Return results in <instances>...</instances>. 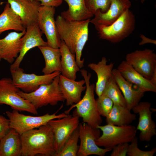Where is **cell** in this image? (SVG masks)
Returning a JSON list of instances; mask_svg holds the SVG:
<instances>
[{
	"mask_svg": "<svg viewBox=\"0 0 156 156\" xmlns=\"http://www.w3.org/2000/svg\"><path fill=\"white\" fill-rule=\"evenodd\" d=\"M55 7L40 5L37 23L41 31L46 36L48 45L59 48L61 40L59 36L54 18Z\"/></svg>",
	"mask_w": 156,
	"mask_h": 156,
	"instance_id": "cell-12",
	"label": "cell"
},
{
	"mask_svg": "<svg viewBox=\"0 0 156 156\" xmlns=\"http://www.w3.org/2000/svg\"><path fill=\"white\" fill-rule=\"evenodd\" d=\"M85 83L84 80L76 81L60 75L59 85L67 106H72L80 101L82 93L86 89Z\"/></svg>",
	"mask_w": 156,
	"mask_h": 156,
	"instance_id": "cell-21",
	"label": "cell"
},
{
	"mask_svg": "<svg viewBox=\"0 0 156 156\" xmlns=\"http://www.w3.org/2000/svg\"><path fill=\"white\" fill-rule=\"evenodd\" d=\"M79 118L77 116L68 114L64 117L52 119L48 122L54 135L55 154L61 150L73 133L79 127Z\"/></svg>",
	"mask_w": 156,
	"mask_h": 156,
	"instance_id": "cell-13",
	"label": "cell"
},
{
	"mask_svg": "<svg viewBox=\"0 0 156 156\" xmlns=\"http://www.w3.org/2000/svg\"><path fill=\"white\" fill-rule=\"evenodd\" d=\"M97 108L101 116L106 117L110 112L114 103L107 96L101 95L96 100Z\"/></svg>",
	"mask_w": 156,
	"mask_h": 156,
	"instance_id": "cell-31",
	"label": "cell"
},
{
	"mask_svg": "<svg viewBox=\"0 0 156 156\" xmlns=\"http://www.w3.org/2000/svg\"><path fill=\"white\" fill-rule=\"evenodd\" d=\"M125 61L147 79L156 74V54L153 50H136L127 54Z\"/></svg>",
	"mask_w": 156,
	"mask_h": 156,
	"instance_id": "cell-11",
	"label": "cell"
},
{
	"mask_svg": "<svg viewBox=\"0 0 156 156\" xmlns=\"http://www.w3.org/2000/svg\"><path fill=\"white\" fill-rule=\"evenodd\" d=\"M112 74L116 83L122 93L127 107L131 110L138 104L144 93L138 88L134 89L133 84L125 79L117 69H113Z\"/></svg>",
	"mask_w": 156,
	"mask_h": 156,
	"instance_id": "cell-20",
	"label": "cell"
},
{
	"mask_svg": "<svg viewBox=\"0 0 156 156\" xmlns=\"http://www.w3.org/2000/svg\"><path fill=\"white\" fill-rule=\"evenodd\" d=\"M26 29L20 17L12 10L9 4L7 3L0 14V34L9 30L22 32Z\"/></svg>",
	"mask_w": 156,
	"mask_h": 156,
	"instance_id": "cell-28",
	"label": "cell"
},
{
	"mask_svg": "<svg viewBox=\"0 0 156 156\" xmlns=\"http://www.w3.org/2000/svg\"><path fill=\"white\" fill-rule=\"evenodd\" d=\"M22 144L20 135L14 129L0 139V156H21Z\"/></svg>",
	"mask_w": 156,
	"mask_h": 156,
	"instance_id": "cell-23",
	"label": "cell"
},
{
	"mask_svg": "<svg viewBox=\"0 0 156 156\" xmlns=\"http://www.w3.org/2000/svg\"><path fill=\"white\" fill-rule=\"evenodd\" d=\"M151 104L148 101L140 102L132 110L139 115L138 124L136 128L140 131L139 138L142 142H148L156 135V125L152 117Z\"/></svg>",
	"mask_w": 156,
	"mask_h": 156,
	"instance_id": "cell-14",
	"label": "cell"
},
{
	"mask_svg": "<svg viewBox=\"0 0 156 156\" xmlns=\"http://www.w3.org/2000/svg\"><path fill=\"white\" fill-rule=\"evenodd\" d=\"M107 62L106 58L103 57L97 63H90L88 65V67L94 71L97 75L95 91L98 97L102 94L107 83L113 76L114 64L111 62L107 64Z\"/></svg>",
	"mask_w": 156,
	"mask_h": 156,
	"instance_id": "cell-22",
	"label": "cell"
},
{
	"mask_svg": "<svg viewBox=\"0 0 156 156\" xmlns=\"http://www.w3.org/2000/svg\"><path fill=\"white\" fill-rule=\"evenodd\" d=\"M85 81L86 89L85 94L78 103L73 104L64 113L67 115L74 108H76L73 115L77 116L82 119L83 122L85 123L94 128L101 125L103 120L98 111L94 96L95 85L91 84L90 79L91 75L88 73L84 69L80 70Z\"/></svg>",
	"mask_w": 156,
	"mask_h": 156,
	"instance_id": "cell-3",
	"label": "cell"
},
{
	"mask_svg": "<svg viewBox=\"0 0 156 156\" xmlns=\"http://www.w3.org/2000/svg\"><path fill=\"white\" fill-rule=\"evenodd\" d=\"M140 37L142 39V40L139 43L140 45H142L148 43H152L154 44H156L155 40L148 38L143 35L140 34Z\"/></svg>",
	"mask_w": 156,
	"mask_h": 156,
	"instance_id": "cell-37",
	"label": "cell"
},
{
	"mask_svg": "<svg viewBox=\"0 0 156 156\" xmlns=\"http://www.w3.org/2000/svg\"><path fill=\"white\" fill-rule=\"evenodd\" d=\"M38 47L45 60V66L42 70L44 75L50 74L56 71L61 73V55L59 48H54L48 45Z\"/></svg>",
	"mask_w": 156,
	"mask_h": 156,
	"instance_id": "cell-26",
	"label": "cell"
},
{
	"mask_svg": "<svg viewBox=\"0 0 156 156\" xmlns=\"http://www.w3.org/2000/svg\"><path fill=\"white\" fill-rule=\"evenodd\" d=\"M108 10L105 12L98 10L90 20L96 29L102 26H108L116 21L127 10L129 9L131 3L129 0H110Z\"/></svg>",
	"mask_w": 156,
	"mask_h": 156,
	"instance_id": "cell-16",
	"label": "cell"
},
{
	"mask_svg": "<svg viewBox=\"0 0 156 156\" xmlns=\"http://www.w3.org/2000/svg\"><path fill=\"white\" fill-rule=\"evenodd\" d=\"M129 144L127 155L129 156H153L156 152V148L151 150L144 151L138 147V138L136 137Z\"/></svg>",
	"mask_w": 156,
	"mask_h": 156,
	"instance_id": "cell-33",
	"label": "cell"
},
{
	"mask_svg": "<svg viewBox=\"0 0 156 156\" xmlns=\"http://www.w3.org/2000/svg\"><path fill=\"white\" fill-rule=\"evenodd\" d=\"M10 129L9 119L0 115V139L8 132Z\"/></svg>",
	"mask_w": 156,
	"mask_h": 156,
	"instance_id": "cell-35",
	"label": "cell"
},
{
	"mask_svg": "<svg viewBox=\"0 0 156 156\" xmlns=\"http://www.w3.org/2000/svg\"><path fill=\"white\" fill-rule=\"evenodd\" d=\"M11 8L21 18L26 28L37 23L40 3L38 0H7Z\"/></svg>",
	"mask_w": 156,
	"mask_h": 156,
	"instance_id": "cell-17",
	"label": "cell"
},
{
	"mask_svg": "<svg viewBox=\"0 0 156 156\" xmlns=\"http://www.w3.org/2000/svg\"><path fill=\"white\" fill-rule=\"evenodd\" d=\"M63 105L55 113L52 114L47 113L39 116L27 115L20 113L13 109L12 112L7 111L6 114L10 121V128L14 129L20 135L24 132L45 125L51 120L64 117L68 115L64 112L58 115L56 113Z\"/></svg>",
	"mask_w": 156,
	"mask_h": 156,
	"instance_id": "cell-7",
	"label": "cell"
},
{
	"mask_svg": "<svg viewBox=\"0 0 156 156\" xmlns=\"http://www.w3.org/2000/svg\"><path fill=\"white\" fill-rule=\"evenodd\" d=\"M129 144L124 143L118 144L112 149L111 156H125L127 155Z\"/></svg>",
	"mask_w": 156,
	"mask_h": 156,
	"instance_id": "cell-34",
	"label": "cell"
},
{
	"mask_svg": "<svg viewBox=\"0 0 156 156\" xmlns=\"http://www.w3.org/2000/svg\"><path fill=\"white\" fill-rule=\"evenodd\" d=\"M1 56H0V61L1 60Z\"/></svg>",
	"mask_w": 156,
	"mask_h": 156,
	"instance_id": "cell-39",
	"label": "cell"
},
{
	"mask_svg": "<svg viewBox=\"0 0 156 156\" xmlns=\"http://www.w3.org/2000/svg\"><path fill=\"white\" fill-rule=\"evenodd\" d=\"M42 34L37 23L26 28L25 33L21 38V50L14 62L11 65L10 70L15 69L20 67L24 57L30 49L36 47L48 45L47 42L42 38Z\"/></svg>",
	"mask_w": 156,
	"mask_h": 156,
	"instance_id": "cell-15",
	"label": "cell"
},
{
	"mask_svg": "<svg viewBox=\"0 0 156 156\" xmlns=\"http://www.w3.org/2000/svg\"><path fill=\"white\" fill-rule=\"evenodd\" d=\"M10 70L14 85L22 91L27 93L35 91L42 84L50 83L55 77L61 73L60 72L56 71L43 75L27 74L24 73V70L20 67Z\"/></svg>",
	"mask_w": 156,
	"mask_h": 156,
	"instance_id": "cell-10",
	"label": "cell"
},
{
	"mask_svg": "<svg viewBox=\"0 0 156 156\" xmlns=\"http://www.w3.org/2000/svg\"><path fill=\"white\" fill-rule=\"evenodd\" d=\"M68 5V9L62 12L61 16L70 21H82L90 19L94 15L87 9L84 0H62Z\"/></svg>",
	"mask_w": 156,
	"mask_h": 156,
	"instance_id": "cell-25",
	"label": "cell"
},
{
	"mask_svg": "<svg viewBox=\"0 0 156 156\" xmlns=\"http://www.w3.org/2000/svg\"><path fill=\"white\" fill-rule=\"evenodd\" d=\"M80 142L77 156H88L96 155L104 156L112 149L101 148L96 143V140L101 135L100 130L82 122L79 126Z\"/></svg>",
	"mask_w": 156,
	"mask_h": 156,
	"instance_id": "cell-9",
	"label": "cell"
},
{
	"mask_svg": "<svg viewBox=\"0 0 156 156\" xmlns=\"http://www.w3.org/2000/svg\"><path fill=\"white\" fill-rule=\"evenodd\" d=\"M20 90L14 85L12 79L4 78L0 79V105H7L13 109L38 114L37 110L35 107L18 94Z\"/></svg>",
	"mask_w": 156,
	"mask_h": 156,
	"instance_id": "cell-8",
	"label": "cell"
},
{
	"mask_svg": "<svg viewBox=\"0 0 156 156\" xmlns=\"http://www.w3.org/2000/svg\"><path fill=\"white\" fill-rule=\"evenodd\" d=\"M26 30L22 32H12L4 38L0 39V55L9 63L12 64L18 56L21 50V38Z\"/></svg>",
	"mask_w": 156,
	"mask_h": 156,
	"instance_id": "cell-18",
	"label": "cell"
},
{
	"mask_svg": "<svg viewBox=\"0 0 156 156\" xmlns=\"http://www.w3.org/2000/svg\"><path fill=\"white\" fill-rule=\"evenodd\" d=\"M135 25V16L128 9L112 24L100 27L96 29L100 38L116 43L129 36L134 30Z\"/></svg>",
	"mask_w": 156,
	"mask_h": 156,
	"instance_id": "cell-5",
	"label": "cell"
},
{
	"mask_svg": "<svg viewBox=\"0 0 156 156\" xmlns=\"http://www.w3.org/2000/svg\"><path fill=\"white\" fill-rule=\"evenodd\" d=\"M96 128L102 132V135L96 140V144L111 149L118 144L130 142L136 136L137 131L135 127L130 125L118 126L107 124Z\"/></svg>",
	"mask_w": 156,
	"mask_h": 156,
	"instance_id": "cell-6",
	"label": "cell"
},
{
	"mask_svg": "<svg viewBox=\"0 0 156 156\" xmlns=\"http://www.w3.org/2000/svg\"><path fill=\"white\" fill-rule=\"evenodd\" d=\"M117 69L125 79L135 85L144 92L148 91L156 92V85L136 71L125 60L121 62Z\"/></svg>",
	"mask_w": 156,
	"mask_h": 156,
	"instance_id": "cell-19",
	"label": "cell"
},
{
	"mask_svg": "<svg viewBox=\"0 0 156 156\" xmlns=\"http://www.w3.org/2000/svg\"><path fill=\"white\" fill-rule=\"evenodd\" d=\"M90 19L82 21L66 20L60 15L55 20L57 31L61 41L70 51L75 55L76 63L80 68L84 66V59H81L82 51L88 37Z\"/></svg>",
	"mask_w": 156,
	"mask_h": 156,
	"instance_id": "cell-1",
	"label": "cell"
},
{
	"mask_svg": "<svg viewBox=\"0 0 156 156\" xmlns=\"http://www.w3.org/2000/svg\"><path fill=\"white\" fill-rule=\"evenodd\" d=\"M105 117L107 124L123 126L130 125L135 120L136 116L127 107L114 104L111 111Z\"/></svg>",
	"mask_w": 156,
	"mask_h": 156,
	"instance_id": "cell-27",
	"label": "cell"
},
{
	"mask_svg": "<svg viewBox=\"0 0 156 156\" xmlns=\"http://www.w3.org/2000/svg\"><path fill=\"white\" fill-rule=\"evenodd\" d=\"M55 77L49 84H42L30 93L19 90L18 94L29 101L37 110L48 105L54 106L65 99L59 85V76Z\"/></svg>",
	"mask_w": 156,
	"mask_h": 156,
	"instance_id": "cell-4",
	"label": "cell"
},
{
	"mask_svg": "<svg viewBox=\"0 0 156 156\" xmlns=\"http://www.w3.org/2000/svg\"><path fill=\"white\" fill-rule=\"evenodd\" d=\"M88 10L94 16L100 10L102 12H106L110 5V0H84Z\"/></svg>",
	"mask_w": 156,
	"mask_h": 156,
	"instance_id": "cell-32",
	"label": "cell"
},
{
	"mask_svg": "<svg viewBox=\"0 0 156 156\" xmlns=\"http://www.w3.org/2000/svg\"><path fill=\"white\" fill-rule=\"evenodd\" d=\"M79 139V127L73 133L65 142L61 150L55 156H76L79 146L78 143Z\"/></svg>",
	"mask_w": 156,
	"mask_h": 156,
	"instance_id": "cell-30",
	"label": "cell"
},
{
	"mask_svg": "<svg viewBox=\"0 0 156 156\" xmlns=\"http://www.w3.org/2000/svg\"><path fill=\"white\" fill-rule=\"evenodd\" d=\"M145 0H141V2L142 3H143Z\"/></svg>",
	"mask_w": 156,
	"mask_h": 156,
	"instance_id": "cell-38",
	"label": "cell"
},
{
	"mask_svg": "<svg viewBox=\"0 0 156 156\" xmlns=\"http://www.w3.org/2000/svg\"><path fill=\"white\" fill-rule=\"evenodd\" d=\"M59 49L61 55V75L67 78L75 80L76 73L80 68L75 60V55L72 53L64 42L61 41Z\"/></svg>",
	"mask_w": 156,
	"mask_h": 156,
	"instance_id": "cell-24",
	"label": "cell"
},
{
	"mask_svg": "<svg viewBox=\"0 0 156 156\" xmlns=\"http://www.w3.org/2000/svg\"><path fill=\"white\" fill-rule=\"evenodd\" d=\"M22 156H55L56 152L53 133L47 123L27 131L20 135Z\"/></svg>",
	"mask_w": 156,
	"mask_h": 156,
	"instance_id": "cell-2",
	"label": "cell"
},
{
	"mask_svg": "<svg viewBox=\"0 0 156 156\" xmlns=\"http://www.w3.org/2000/svg\"><path fill=\"white\" fill-rule=\"evenodd\" d=\"M40 3V5L57 7L62 3V0H38Z\"/></svg>",
	"mask_w": 156,
	"mask_h": 156,
	"instance_id": "cell-36",
	"label": "cell"
},
{
	"mask_svg": "<svg viewBox=\"0 0 156 156\" xmlns=\"http://www.w3.org/2000/svg\"><path fill=\"white\" fill-rule=\"evenodd\" d=\"M102 95L110 99L114 104L127 107L123 95L112 76L106 86Z\"/></svg>",
	"mask_w": 156,
	"mask_h": 156,
	"instance_id": "cell-29",
	"label": "cell"
}]
</instances>
